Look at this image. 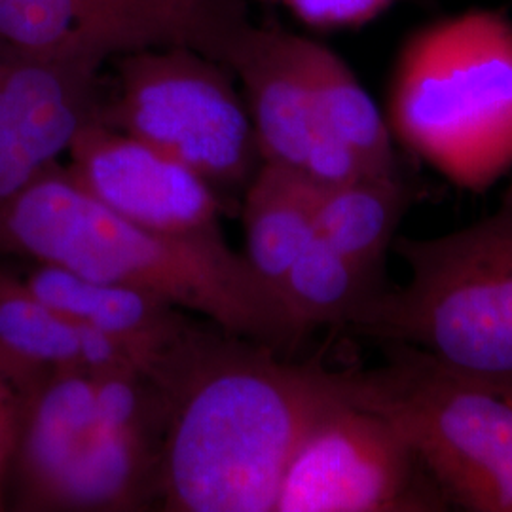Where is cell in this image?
Instances as JSON below:
<instances>
[{
	"label": "cell",
	"instance_id": "cell-1",
	"mask_svg": "<svg viewBox=\"0 0 512 512\" xmlns=\"http://www.w3.org/2000/svg\"><path fill=\"white\" fill-rule=\"evenodd\" d=\"M346 378L200 327L156 378L169 395L160 511L274 512L298 442Z\"/></svg>",
	"mask_w": 512,
	"mask_h": 512
},
{
	"label": "cell",
	"instance_id": "cell-2",
	"mask_svg": "<svg viewBox=\"0 0 512 512\" xmlns=\"http://www.w3.org/2000/svg\"><path fill=\"white\" fill-rule=\"evenodd\" d=\"M0 256L158 294L287 359L308 336L222 234L177 236L133 224L82 190L59 162L0 205Z\"/></svg>",
	"mask_w": 512,
	"mask_h": 512
},
{
	"label": "cell",
	"instance_id": "cell-3",
	"mask_svg": "<svg viewBox=\"0 0 512 512\" xmlns=\"http://www.w3.org/2000/svg\"><path fill=\"white\" fill-rule=\"evenodd\" d=\"M387 126L450 183L486 192L512 167V21L469 10L408 40L387 97Z\"/></svg>",
	"mask_w": 512,
	"mask_h": 512
},
{
	"label": "cell",
	"instance_id": "cell-4",
	"mask_svg": "<svg viewBox=\"0 0 512 512\" xmlns=\"http://www.w3.org/2000/svg\"><path fill=\"white\" fill-rule=\"evenodd\" d=\"M393 249L410 283L382 289L349 327L512 387V181L490 217L440 238H395Z\"/></svg>",
	"mask_w": 512,
	"mask_h": 512
},
{
	"label": "cell",
	"instance_id": "cell-5",
	"mask_svg": "<svg viewBox=\"0 0 512 512\" xmlns=\"http://www.w3.org/2000/svg\"><path fill=\"white\" fill-rule=\"evenodd\" d=\"M385 363L348 370L349 399L391 421L450 509L512 512V387L458 374L425 351L382 344Z\"/></svg>",
	"mask_w": 512,
	"mask_h": 512
},
{
	"label": "cell",
	"instance_id": "cell-6",
	"mask_svg": "<svg viewBox=\"0 0 512 512\" xmlns=\"http://www.w3.org/2000/svg\"><path fill=\"white\" fill-rule=\"evenodd\" d=\"M114 93L95 120L196 171L222 209L241 202L262 165L255 129L228 67L188 44L114 55Z\"/></svg>",
	"mask_w": 512,
	"mask_h": 512
},
{
	"label": "cell",
	"instance_id": "cell-7",
	"mask_svg": "<svg viewBox=\"0 0 512 512\" xmlns=\"http://www.w3.org/2000/svg\"><path fill=\"white\" fill-rule=\"evenodd\" d=\"M450 505L414 446L346 391L311 421L274 512H440Z\"/></svg>",
	"mask_w": 512,
	"mask_h": 512
},
{
	"label": "cell",
	"instance_id": "cell-8",
	"mask_svg": "<svg viewBox=\"0 0 512 512\" xmlns=\"http://www.w3.org/2000/svg\"><path fill=\"white\" fill-rule=\"evenodd\" d=\"M211 57L243 86L262 162L293 169L321 188L370 177L325 128L294 33L228 23Z\"/></svg>",
	"mask_w": 512,
	"mask_h": 512
},
{
	"label": "cell",
	"instance_id": "cell-9",
	"mask_svg": "<svg viewBox=\"0 0 512 512\" xmlns=\"http://www.w3.org/2000/svg\"><path fill=\"white\" fill-rule=\"evenodd\" d=\"M224 21L196 0H0V46L99 71L114 55L188 44L211 54Z\"/></svg>",
	"mask_w": 512,
	"mask_h": 512
},
{
	"label": "cell",
	"instance_id": "cell-10",
	"mask_svg": "<svg viewBox=\"0 0 512 512\" xmlns=\"http://www.w3.org/2000/svg\"><path fill=\"white\" fill-rule=\"evenodd\" d=\"M67 154L78 186L122 219L177 236L222 234L217 192L158 148L92 118Z\"/></svg>",
	"mask_w": 512,
	"mask_h": 512
},
{
	"label": "cell",
	"instance_id": "cell-11",
	"mask_svg": "<svg viewBox=\"0 0 512 512\" xmlns=\"http://www.w3.org/2000/svg\"><path fill=\"white\" fill-rule=\"evenodd\" d=\"M99 71L0 46V205L71 147L97 110Z\"/></svg>",
	"mask_w": 512,
	"mask_h": 512
},
{
	"label": "cell",
	"instance_id": "cell-12",
	"mask_svg": "<svg viewBox=\"0 0 512 512\" xmlns=\"http://www.w3.org/2000/svg\"><path fill=\"white\" fill-rule=\"evenodd\" d=\"M95 433L93 380L82 370H55L21 401L6 478V511L44 512L55 484Z\"/></svg>",
	"mask_w": 512,
	"mask_h": 512
},
{
	"label": "cell",
	"instance_id": "cell-13",
	"mask_svg": "<svg viewBox=\"0 0 512 512\" xmlns=\"http://www.w3.org/2000/svg\"><path fill=\"white\" fill-rule=\"evenodd\" d=\"M21 275L67 321L101 330L133 349L150 376L200 329L169 300L129 285L90 279L46 262H27Z\"/></svg>",
	"mask_w": 512,
	"mask_h": 512
},
{
	"label": "cell",
	"instance_id": "cell-14",
	"mask_svg": "<svg viewBox=\"0 0 512 512\" xmlns=\"http://www.w3.org/2000/svg\"><path fill=\"white\" fill-rule=\"evenodd\" d=\"M162 446L97 431L55 484L44 512L160 511Z\"/></svg>",
	"mask_w": 512,
	"mask_h": 512
},
{
	"label": "cell",
	"instance_id": "cell-15",
	"mask_svg": "<svg viewBox=\"0 0 512 512\" xmlns=\"http://www.w3.org/2000/svg\"><path fill=\"white\" fill-rule=\"evenodd\" d=\"M321 186L281 165L262 162L241 200L245 258L275 293L315 238Z\"/></svg>",
	"mask_w": 512,
	"mask_h": 512
},
{
	"label": "cell",
	"instance_id": "cell-16",
	"mask_svg": "<svg viewBox=\"0 0 512 512\" xmlns=\"http://www.w3.org/2000/svg\"><path fill=\"white\" fill-rule=\"evenodd\" d=\"M296 50L330 137L348 148L370 177L399 173L387 120L346 61L300 35Z\"/></svg>",
	"mask_w": 512,
	"mask_h": 512
},
{
	"label": "cell",
	"instance_id": "cell-17",
	"mask_svg": "<svg viewBox=\"0 0 512 512\" xmlns=\"http://www.w3.org/2000/svg\"><path fill=\"white\" fill-rule=\"evenodd\" d=\"M410 203V188L399 173L321 188L315 236L366 272L384 277L385 255Z\"/></svg>",
	"mask_w": 512,
	"mask_h": 512
},
{
	"label": "cell",
	"instance_id": "cell-18",
	"mask_svg": "<svg viewBox=\"0 0 512 512\" xmlns=\"http://www.w3.org/2000/svg\"><path fill=\"white\" fill-rule=\"evenodd\" d=\"M78 366V334L0 256V370L21 397L55 370Z\"/></svg>",
	"mask_w": 512,
	"mask_h": 512
},
{
	"label": "cell",
	"instance_id": "cell-19",
	"mask_svg": "<svg viewBox=\"0 0 512 512\" xmlns=\"http://www.w3.org/2000/svg\"><path fill=\"white\" fill-rule=\"evenodd\" d=\"M385 289V279L370 274L321 238L294 260L281 285V298L298 327H349L368 300Z\"/></svg>",
	"mask_w": 512,
	"mask_h": 512
},
{
	"label": "cell",
	"instance_id": "cell-20",
	"mask_svg": "<svg viewBox=\"0 0 512 512\" xmlns=\"http://www.w3.org/2000/svg\"><path fill=\"white\" fill-rule=\"evenodd\" d=\"M92 380L97 431L162 446L169 416V395L162 385L141 370L110 372Z\"/></svg>",
	"mask_w": 512,
	"mask_h": 512
},
{
	"label": "cell",
	"instance_id": "cell-21",
	"mask_svg": "<svg viewBox=\"0 0 512 512\" xmlns=\"http://www.w3.org/2000/svg\"><path fill=\"white\" fill-rule=\"evenodd\" d=\"M296 18L317 29L359 27L378 18L393 0H279Z\"/></svg>",
	"mask_w": 512,
	"mask_h": 512
},
{
	"label": "cell",
	"instance_id": "cell-22",
	"mask_svg": "<svg viewBox=\"0 0 512 512\" xmlns=\"http://www.w3.org/2000/svg\"><path fill=\"white\" fill-rule=\"evenodd\" d=\"M16 431V423L0 418V512L6 511V478L16 442Z\"/></svg>",
	"mask_w": 512,
	"mask_h": 512
},
{
	"label": "cell",
	"instance_id": "cell-23",
	"mask_svg": "<svg viewBox=\"0 0 512 512\" xmlns=\"http://www.w3.org/2000/svg\"><path fill=\"white\" fill-rule=\"evenodd\" d=\"M196 2H200L203 6H211V0H196Z\"/></svg>",
	"mask_w": 512,
	"mask_h": 512
}]
</instances>
